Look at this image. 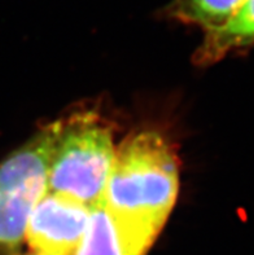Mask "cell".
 Wrapping results in <instances>:
<instances>
[{
  "label": "cell",
  "mask_w": 254,
  "mask_h": 255,
  "mask_svg": "<svg viewBox=\"0 0 254 255\" xmlns=\"http://www.w3.org/2000/svg\"><path fill=\"white\" fill-rule=\"evenodd\" d=\"M179 191V159L156 131L126 137L116 148L104 205L123 227L155 241Z\"/></svg>",
  "instance_id": "obj_1"
},
{
  "label": "cell",
  "mask_w": 254,
  "mask_h": 255,
  "mask_svg": "<svg viewBox=\"0 0 254 255\" xmlns=\"http://www.w3.org/2000/svg\"><path fill=\"white\" fill-rule=\"evenodd\" d=\"M114 154L110 125L99 116L87 112L60 120L47 191L92 209L103 202Z\"/></svg>",
  "instance_id": "obj_2"
},
{
  "label": "cell",
  "mask_w": 254,
  "mask_h": 255,
  "mask_svg": "<svg viewBox=\"0 0 254 255\" xmlns=\"http://www.w3.org/2000/svg\"><path fill=\"white\" fill-rule=\"evenodd\" d=\"M60 121L45 126L0 162V255H16L30 214L47 191Z\"/></svg>",
  "instance_id": "obj_3"
},
{
  "label": "cell",
  "mask_w": 254,
  "mask_h": 255,
  "mask_svg": "<svg viewBox=\"0 0 254 255\" xmlns=\"http://www.w3.org/2000/svg\"><path fill=\"white\" fill-rule=\"evenodd\" d=\"M90 217L91 207L45 191L27 220L26 243L39 254L74 255Z\"/></svg>",
  "instance_id": "obj_4"
},
{
  "label": "cell",
  "mask_w": 254,
  "mask_h": 255,
  "mask_svg": "<svg viewBox=\"0 0 254 255\" xmlns=\"http://www.w3.org/2000/svg\"><path fill=\"white\" fill-rule=\"evenodd\" d=\"M153 245L117 223L103 202L91 209L86 232L74 255H145Z\"/></svg>",
  "instance_id": "obj_5"
},
{
  "label": "cell",
  "mask_w": 254,
  "mask_h": 255,
  "mask_svg": "<svg viewBox=\"0 0 254 255\" xmlns=\"http://www.w3.org/2000/svg\"><path fill=\"white\" fill-rule=\"evenodd\" d=\"M254 45V0H245L238 12L218 29L205 31V38L195 53V62L209 65L232 52Z\"/></svg>",
  "instance_id": "obj_6"
},
{
  "label": "cell",
  "mask_w": 254,
  "mask_h": 255,
  "mask_svg": "<svg viewBox=\"0 0 254 255\" xmlns=\"http://www.w3.org/2000/svg\"><path fill=\"white\" fill-rule=\"evenodd\" d=\"M245 0H173L169 8L174 18L203 27L218 29L231 18Z\"/></svg>",
  "instance_id": "obj_7"
},
{
  "label": "cell",
  "mask_w": 254,
  "mask_h": 255,
  "mask_svg": "<svg viewBox=\"0 0 254 255\" xmlns=\"http://www.w3.org/2000/svg\"><path fill=\"white\" fill-rule=\"evenodd\" d=\"M30 255H45V254H39V253H34V254H30Z\"/></svg>",
  "instance_id": "obj_8"
}]
</instances>
